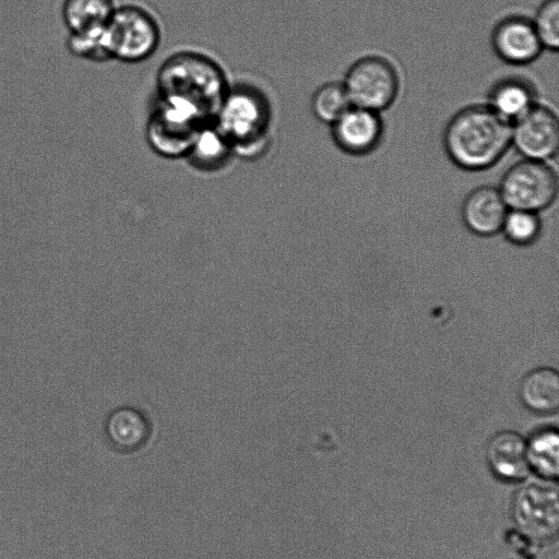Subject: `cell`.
Wrapping results in <instances>:
<instances>
[{"label":"cell","instance_id":"cell-13","mask_svg":"<svg viewBox=\"0 0 559 559\" xmlns=\"http://www.w3.org/2000/svg\"><path fill=\"white\" fill-rule=\"evenodd\" d=\"M536 103L533 83L521 75H509L492 84L486 104L500 118L512 123Z\"/></svg>","mask_w":559,"mask_h":559},{"label":"cell","instance_id":"cell-9","mask_svg":"<svg viewBox=\"0 0 559 559\" xmlns=\"http://www.w3.org/2000/svg\"><path fill=\"white\" fill-rule=\"evenodd\" d=\"M511 145L523 158L549 162L559 147V121L548 106L536 103L511 123Z\"/></svg>","mask_w":559,"mask_h":559},{"label":"cell","instance_id":"cell-6","mask_svg":"<svg viewBox=\"0 0 559 559\" xmlns=\"http://www.w3.org/2000/svg\"><path fill=\"white\" fill-rule=\"evenodd\" d=\"M342 83L353 106L380 114L394 104L401 86L395 66L379 55H367L354 61Z\"/></svg>","mask_w":559,"mask_h":559},{"label":"cell","instance_id":"cell-12","mask_svg":"<svg viewBox=\"0 0 559 559\" xmlns=\"http://www.w3.org/2000/svg\"><path fill=\"white\" fill-rule=\"evenodd\" d=\"M508 211L498 187L479 186L464 198L461 216L472 233L487 237L501 230Z\"/></svg>","mask_w":559,"mask_h":559},{"label":"cell","instance_id":"cell-14","mask_svg":"<svg viewBox=\"0 0 559 559\" xmlns=\"http://www.w3.org/2000/svg\"><path fill=\"white\" fill-rule=\"evenodd\" d=\"M487 460L495 475L507 481L523 479L530 469L526 441L514 431H502L491 438Z\"/></svg>","mask_w":559,"mask_h":559},{"label":"cell","instance_id":"cell-20","mask_svg":"<svg viewBox=\"0 0 559 559\" xmlns=\"http://www.w3.org/2000/svg\"><path fill=\"white\" fill-rule=\"evenodd\" d=\"M352 105L347 92L338 81L321 84L312 94L311 111L317 120L331 126Z\"/></svg>","mask_w":559,"mask_h":559},{"label":"cell","instance_id":"cell-19","mask_svg":"<svg viewBox=\"0 0 559 559\" xmlns=\"http://www.w3.org/2000/svg\"><path fill=\"white\" fill-rule=\"evenodd\" d=\"M530 468L546 479H556L559 474V435L554 428L534 433L526 442Z\"/></svg>","mask_w":559,"mask_h":559},{"label":"cell","instance_id":"cell-11","mask_svg":"<svg viewBox=\"0 0 559 559\" xmlns=\"http://www.w3.org/2000/svg\"><path fill=\"white\" fill-rule=\"evenodd\" d=\"M490 44L500 60L513 66L528 64L544 50L531 17L515 13L495 24Z\"/></svg>","mask_w":559,"mask_h":559},{"label":"cell","instance_id":"cell-18","mask_svg":"<svg viewBox=\"0 0 559 559\" xmlns=\"http://www.w3.org/2000/svg\"><path fill=\"white\" fill-rule=\"evenodd\" d=\"M116 9L114 0H64L62 20L69 33L107 25Z\"/></svg>","mask_w":559,"mask_h":559},{"label":"cell","instance_id":"cell-15","mask_svg":"<svg viewBox=\"0 0 559 559\" xmlns=\"http://www.w3.org/2000/svg\"><path fill=\"white\" fill-rule=\"evenodd\" d=\"M236 157L230 142L214 122L204 124L198 132L185 160L200 173H216Z\"/></svg>","mask_w":559,"mask_h":559},{"label":"cell","instance_id":"cell-2","mask_svg":"<svg viewBox=\"0 0 559 559\" xmlns=\"http://www.w3.org/2000/svg\"><path fill=\"white\" fill-rule=\"evenodd\" d=\"M441 142L447 157L456 167L485 170L496 165L511 146V123L487 104L468 105L448 120Z\"/></svg>","mask_w":559,"mask_h":559},{"label":"cell","instance_id":"cell-23","mask_svg":"<svg viewBox=\"0 0 559 559\" xmlns=\"http://www.w3.org/2000/svg\"><path fill=\"white\" fill-rule=\"evenodd\" d=\"M544 49L559 48V0H542L531 17Z\"/></svg>","mask_w":559,"mask_h":559},{"label":"cell","instance_id":"cell-16","mask_svg":"<svg viewBox=\"0 0 559 559\" xmlns=\"http://www.w3.org/2000/svg\"><path fill=\"white\" fill-rule=\"evenodd\" d=\"M105 432L117 450L133 452L146 443L150 437V424L139 411L120 408L108 416Z\"/></svg>","mask_w":559,"mask_h":559},{"label":"cell","instance_id":"cell-8","mask_svg":"<svg viewBox=\"0 0 559 559\" xmlns=\"http://www.w3.org/2000/svg\"><path fill=\"white\" fill-rule=\"evenodd\" d=\"M513 518L518 527L536 540L556 536L559 526L558 489L547 483H528L515 495Z\"/></svg>","mask_w":559,"mask_h":559},{"label":"cell","instance_id":"cell-7","mask_svg":"<svg viewBox=\"0 0 559 559\" xmlns=\"http://www.w3.org/2000/svg\"><path fill=\"white\" fill-rule=\"evenodd\" d=\"M498 189L509 209L538 213L556 200L558 176L548 162L523 158L507 169Z\"/></svg>","mask_w":559,"mask_h":559},{"label":"cell","instance_id":"cell-10","mask_svg":"<svg viewBox=\"0 0 559 559\" xmlns=\"http://www.w3.org/2000/svg\"><path fill=\"white\" fill-rule=\"evenodd\" d=\"M330 129L335 146L350 156L371 154L380 146L384 136L381 114L356 106H350Z\"/></svg>","mask_w":559,"mask_h":559},{"label":"cell","instance_id":"cell-17","mask_svg":"<svg viewBox=\"0 0 559 559\" xmlns=\"http://www.w3.org/2000/svg\"><path fill=\"white\" fill-rule=\"evenodd\" d=\"M520 399L528 409L538 414H549L559 406V376L548 367L528 372L520 385Z\"/></svg>","mask_w":559,"mask_h":559},{"label":"cell","instance_id":"cell-1","mask_svg":"<svg viewBox=\"0 0 559 559\" xmlns=\"http://www.w3.org/2000/svg\"><path fill=\"white\" fill-rule=\"evenodd\" d=\"M224 67L195 49L168 55L155 75L156 97L188 107L212 122L230 86Z\"/></svg>","mask_w":559,"mask_h":559},{"label":"cell","instance_id":"cell-22","mask_svg":"<svg viewBox=\"0 0 559 559\" xmlns=\"http://www.w3.org/2000/svg\"><path fill=\"white\" fill-rule=\"evenodd\" d=\"M537 214L525 210L509 209L501 230L511 242L520 246L530 245L535 241L540 231V221Z\"/></svg>","mask_w":559,"mask_h":559},{"label":"cell","instance_id":"cell-4","mask_svg":"<svg viewBox=\"0 0 559 559\" xmlns=\"http://www.w3.org/2000/svg\"><path fill=\"white\" fill-rule=\"evenodd\" d=\"M106 35L110 59L135 64L148 60L158 50L162 27L147 8L126 3L116 7Z\"/></svg>","mask_w":559,"mask_h":559},{"label":"cell","instance_id":"cell-5","mask_svg":"<svg viewBox=\"0 0 559 559\" xmlns=\"http://www.w3.org/2000/svg\"><path fill=\"white\" fill-rule=\"evenodd\" d=\"M206 123L193 110L156 97L145 124L146 143L159 157L185 159Z\"/></svg>","mask_w":559,"mask_h":559},{"label":"cell","instance_id":"cell-3","mask_svg":"<svg viewBox=\"0 0 559 559\" xmlns=\"http://www.w3.org/2000/svg\"><path fill=\"white\" fill-rule=\"evenodd\" d=\"M213 122L230 142L236 156L251 159L269 147L273 127L272 103L254 83H230Z\"/></svg>","mask_w":559,"mask_h":559},{"label":"cell","instance_id":"cell-21","mask_svg":"<svg viewBox=\"0 0 559 559\" xmlns=\"http://www.w3.org/2000/svg\"><path fill=\"white\" fill-rule=\"evenodd\" d=\"M106 27H95L69 34L68 50L75 57L92 62H104L110 59Z\"/></svg>","mask_w":559,"mask_h":559}]
</instances>
